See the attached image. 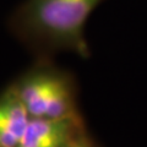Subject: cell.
Returning a JSON list of instances; mask_svg holds the SVG:
<instances>
[{"label":"cell","instance_id":"obj_1","mask_svg":"<svg viewBox=\"0 0 147 147\" xmlns=\"http://www.w3.org/2000/svg\"><path fill=\"white\" fill-rule=\"evenodd\" d=\"M105 0H22L7 17L9 32L36 58L91 55L86 24Z\"/></svg>","mask_w":147,"mask_h":147},{"label":"cell","instance_id":"obj_2","mask_svg":"<svg viewBox=\"0 0 147 147\" xmlns=\"http://www.w3.org/2000/svg\"><path fill=\"white\" fill-rule=\"evenodd\" d=\"M10 85L31 118H82L75 79L52 58H36Z\"/></svg>","mask_w":147,"mask_h":147},{"label":"cell","instance_id":"obj_3","mask_svg":"<svg viewBox=\"0 0 147 147\" xmlns=\"http://www.w3.org/2000/svg\"><path fill=\"white\" fill-rule=\"evenodd\" d=\"M86 132L84 118H31L18 147H67Z\"/></svg>","mask_w":147,"mask_h":147},{"label":"cell","instance_id":"obj_4","mask_svg":"<svg viewBox=\"0 0 147 147\" xmlns=\"http://www.w3.org/2000/svg\"><path fill=\"white\" fill-rule=\"evenodd\" d=\"M31 117L9 84L0 91V147H18Z\"/></svg>","mask_w":147,"mask_h":147},{"label":"cell","instance_id":"obj_5","mask_svg":"<svg viewBox=\"0 0 147 147\" xmlns=\"http://www.w3.org/2000/svg\"><path fill=\"white\" fill-rule=\"evenodd\" d=\"M67 147H96V145L93 144V141L91 140V137L88 136V134H84L82 136H80L76 141H74L70 146Z\"/></svg>","mask_w":147,"mask_h":147}]
</instances>
